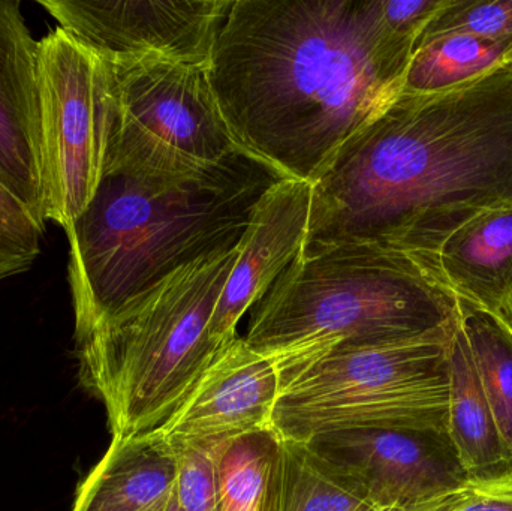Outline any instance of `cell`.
Returning a JSON list of instances; mask_svg holds the SVG:
<instances>
[{"instance_id":"1","label":"cell","mask_w":512,"mask_h":511,"mask_svg":"<svg viewBox=\"0 0 512 511\" xmlns=\"http://www.w3.org/2000/svg\"><path fill=\"white\" fill-rule=\"evenodd\" d=\"M414 45L378 0H234L207 75L243 152L315 183L402 93Z\"/></svg>"},{"instance_id":"2","label":"cell","mask_w":512,"mask_h":511,"mask_svg":"<svg viewBox=\"0 0 512 511\" xmlns=\"http://www.w3.org/2000/svg\"><path fill=\"white\" fill-rule=\"evenodd\" d=\"M498 207H512V62L445 92L400 93L346 141L312 183L301 255L363 243L430 272L454 231Z\"/></svg>"},{"instance_id":"3","label":"cell","mask_w":512,"mask_h":511,"mask_svg":"<svg viewBox=\"0 0 512 511\" xmlns=\"http://www.w3.org/2000/svg\"><path fill=\"white\" fill-rule=\"evenodd\" d=\"M282 179L245 152L197 176L104 173L65 230L75 342L180 267L239 246L256 204Z\"/></svg>"},{"instance_id":"4","label":"cell","mask_w":512,"mask_h":511,"mask_svg":"<svg viewBox=\"0 0 512 511\" xmlns=\"http://www.w3.org/2000/svg\"><path fill=\"white\" fill-rule=\"evenodd\" d=\"M457 317L459 299L426 267L352 243L298 255L254 306L245 341L282 381L334 348L444 332Z\"/></svg>"},{"instance_id":"5","label":"cell","mask_w":512,"mask_h":511,"mask_svg":"<svg viewBox=\"0 0 512 511\" xmlns=\"http://www.w3.org/2000/svg\"><path fill=\"white\" fill-rule=\"evenodd\" d=\"M240 245L180 267L77 344L81 386L113 438L150 434L183 404L219 348L209 324Z\"/></svg>"},{"instance_id":"6","label":"cell","mask_w":512,"mask_h":511,"mask_svg":"<svg viewBox=\"0 0 512 511\" xmlns=\"http://www.w3.org/2000/svg\"><path fill=\"white\" fill-rule=\"evenodd\" d=\"M453 330L334 348L282 380L273 413L274 434L283 440L307 441L343 429L447 431Z\"/></svg>"},{"instance_id":"7","label":"cell","mask_w":512,"mask_h":511,"mask_svg":"<svg viewBox=\"0 0 512 511\" xmlns=\"http://www.w3.org/2000/svg\"><path fill=\"white\" fill-rule=\"evenodd\" d=\"M107 65L113 110L104 173L197 176L243 152L207 66L161 59Z\"/></svg>"},{"instance_id":"8","label":"cell","mask_w":512,"mask_h":511,"mask_svg":"<svg viewBox=\"0 0 512 511\" xmlns=\"http://www.w3.org/2000/svg\"><path fill=\"white\" fill-rule=\"evenodd\" d=\"M45 221L69 227L104 176L110 138V69L59 26L38 41Z\"/></svg>"},{"instance_id":"9","label":"cell","mask_w":512,"mask_h":511,"mask_svg":"<svg viewBox=\"0 0 512 511\" xmlns=\"http://www.w3.org/2000/svg\"><path fill=\"white\" fill-rule=\"evenodd\" d=\"M234 0H38L60 29L108 63L209 65Z\"/></svg>"},{"instance_id":"10","label":"cell","mask_w":512,"mask_h":511,"mask_svg":"<svg viewBox=\"0 0 512 511\" xmlns=\"http://www.w3.org/2000/svg\"><path fill=\"white\" fill-rule=\"evenodd\" d=\"M303 443L354 480L379 509H414L469 483L450 435L439 429H343Z\"/></svg>"},{"instance_id":"11","label":"cell","mask_w":512,"mask_h":511,"mask_svg":"<svg viewBox=\"0 0 512 511\" xmlns=\"http://www.w3.org/2000/svg\"><path fill=\"white\" fill-rule=\"evenodd\" d=\"M276 365L237 336L216 353L176 413L150 434L168 444L222 443L273 431Z\"/></svg>"},{"instance_id":"12","label":"cell","mask_w":512,"mask_h":511,"mask_svg":"<svg viewBox=\"0 0 512 511\" xmlns=\"http://www.w3.org/2000/svg\"><path fill=\"white\" fill-rule=\"evenodd\" d=\"M0 185L45 233L38 41L20 0H0Z\"/></svg>"},{"instance_id":"13","label":"cell","mask_w":512,"mask_h":511,"mask_svg":"<svg viewBox=\"0 0 512 511\" xmlns=\"http://www.w3.org/2000/svg\"><path fill=\"white\" fill-rule=\"evenodd\" d=\"M312 209V183L282 179L271 186L252 213L240 242L239 258L209 324L216 348L237 338L243 315L303 251Z\"/></svg>"},{"instance_id":"14","label":"cell","mask_w":512,"mask_h":511,"mask_svg":"<svg viewBox=\"0 0 512 511\" xmlns=\"http://www.w3.org/2000/svg\"><path fill=\"white\" fill-rule=\"evenodd\" d=\"M430 272L457 299L512 329V207L487 210L454 231Z\"/></svg>"},{"instance_id":"15","label":"cell","mask_w":512,"mask_h":511,"mask_svg":"<svg viewBox=\"0 0 512 511\" xmlns=\"http://www.w3.org/2000/svg\"><path fill=\"white\" fill-rule=\"evenodd\" d=\"M176 477V456L161 438H113L78 488L72 511H161L173 497Z\"/></svg>"},{"instance_id":"16","label":"cell","mask_w":512,"mask_h":511,"mask_svg":"<svg viewBox=\"0 0 512 511\" xmlns=\"http://www.w3.org/2000/svg\"><path fill=\"white\" fill-rule=\"evenodd\" d=\"M448 381L447 432L469 480L510 476L512 453L496 425L459 317L448 348Z\"/></svg>"},{"instance_id":"17","label":"cell","mask_w":512,"mask_h":511,"mask_svg":"<svg viewBox=\"0 0 512 511\" xmlns=\"http://www.w3.org/2000/svg\"><path fill=\"white\" fill-rule=\"evenodd\" d=\"M512 39L444 33L418 39L406 69L402 93L432 95L469 83L507 63Z\"/></svg>"},{"instance_id":"18","label":"cell","mask_w":512,"mask_h":511,"mask_svg":"<svg viewBox=\"0 0 512 511\" xmlns=\"http://www.w3.org/2000/svg\"><path fill=\"white\" fill-rule=\"evenodd\" d=\"M218 511H277L280 438L255 432L218 443Z\"/></svg>"},{"instance_id":"19","label":"cell","mask_w":512,"mask_h":511,"mask_svg":"<svg viewBox=\"0 0 512 511\" xmlns=\"http://www.w3.org/2000/svg\"><path fill=\"white\" fill-rule=\"evenodd\" d=\"M363 489L303 441L280 438L277 511H373Z\"/></svg>"},{"instance_id":"20","label":"cell","mask_w":512,"mask_h":511,"mask_svg":"<svg viewBox=\"0 0 512 511\" xmlns=\"http://www.w3.org/2000/svg\"><path fill=\"white\" fill-rule=\"evenodd\" d=\"M459 324L496 425L512 453V329L462 299H459Z\"/></svg>"},{"instance_id":"21","label":"cell","mask_w":512,"mask_h":511,"mask_svg":"<svg viewBox=\"0 0 512 511\" xmlns=\"http://www.w3.org/2000/svg\"><path fill=\"white\" fill-rule=\"evenodd\" d=\"M170 447L176 456L174 500L179 509L218 511V443H176Z\"/></svg>"},{"instance_id":"22","label":"cell","mask_w":512,"mask_h":511,"mask_svg":"<svg viewBox=\"0 0 512 511\" xmlns=\"http://www.w3.org/2000/svg\"><path fill=\"white\" fill-rule=\"evenodd\" d=\"M444 33L512 39V0H448L418 39Z\"/></svg>"},{"instance_id":"23","label":"cell","mask_w":512,"mask_h":511,"mask_svg":"<svg viewBox=\"0 0 512 511\" xmlns=\"http://www.w3.org/2000/svg\"><path fill=\"white\" fill-rule=\"evenodd\" d=\"M42 236L26 207L0 185V282L32 269Z\"/></svg>"},{"instance_id":"24","label":"cell","mask_w":512,"mask_h":511,"mask_svg":"<svg viewBox=\"0 0 512 511\" xmlns=\"http://www.w3.org/2000/svg\"><path fill=\"white\" fill-rule=\"evenodd\" d=\"M379 15L388 32L417 42L427 24L448 0H378Z\"/></svg>"},{"instance_id":"25","label":"cell","mask_w":512,"mask_h":511,"mask_svg":"<svg viewBox=\"0 0 512 511\" xmlns=\"http://www.w3.org/2000/svg\"><path fill=\"white\" fill-rule=\"evenodd\" d=\"M447 511H512V474L481 482L469 480Z\"/></svg>"},{"instance_id":"26","label":"cell","mask_w":512,"mask_h":511,"mask_svg":"<svg viewBox=\"0 0 512 511\" xmlns=\"http://www.w3.org/2000/svg\"><path fill=\"white\" fill-rule=\"evenodd\" d=\"M460 492L451 495V497L441 498V500L433 501V503L424 504V506L414 507V509H375L373 511H445L450 509L451 504H453L454 501H456V498L459 497Z\"/></svg>"},{"instance_id":"27","label":"cell","mask_w":512,"mask_h":511,"mask_svg":"<svg viewBox=\"0 0 512 511\" xmlns=\"http://www.w3.org/2000/svg\"><path fill=\"white\" fill-rule=\"evenodd\" d=\"M162 511H182L179 509V506H177L176 500H174V494L173 497L170 498V501L165 504V507L162 509Z\"/></svg>"},{"instance_id":"28","label":"cell","mask_w":512,"mask_h":511,"mask_svg":"<svg viewBox=\"0 0 512 511\" xmlns=\"http://www.w3.org/2000/svg\"><path fill=\"white\" fill-rule=\"evenodd\" d=\"M507 62H512V51H511L510 56H508Z\"/></svg>"},{"instance_id":"29","label":"cell","mask_w":512,"mask_h":511,"mask_svg":"<svg viewBox=\"0 0 512 511\" xmlns=\"http://www.w3.org/2000/svg\"><path fill=\"white\" fill-rule=\"evenodd\" d=\"M456 500H457V498H456ZM451 506H453V504H451ZM445 511H447V510H445Z\"/></svg>"},{"instance_id":"30","label":"cell","mask_w":512,"mask_h":511,"mask_svg":"<svg viewBox=\"0 0 512 511\" xmlns=\"http://www.w3.org/2000/svg\"><path fill=\"white\" fill-rule=\"evenodd\" d=\"M162 511V510H161Z\"/></svg>"}]
</instances>
